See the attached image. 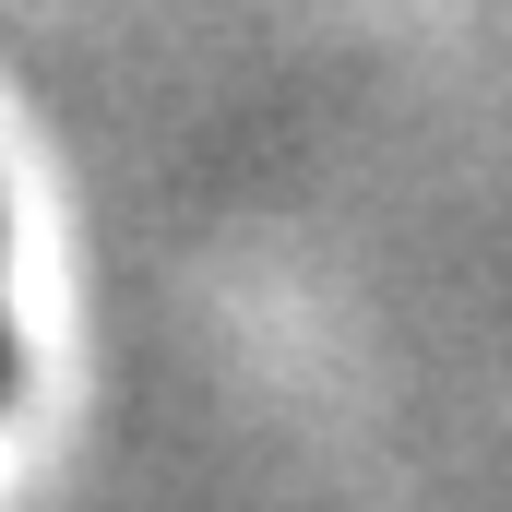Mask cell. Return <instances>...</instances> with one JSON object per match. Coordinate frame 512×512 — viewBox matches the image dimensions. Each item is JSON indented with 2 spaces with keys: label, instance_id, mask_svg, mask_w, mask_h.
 Wrapping results in <instances>:
<instances>
[{
  "label": "cell",
  "instance_id": "1",
  "mask_svg": "<svg viewBox=\"0 0 512 512\" xmlns=\"http://www.w3.org/2000/svg\"><path fill=\"white\" fill-rule=\"evenodd\" d=\"M0 382H12V322H0Z\"/></svg>",
  "mask_w": 512,
  "mask_h": 512
}]
</instances>
